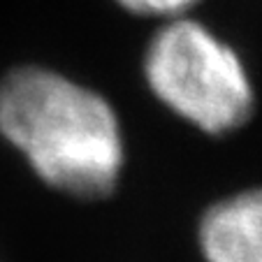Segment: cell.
Returning a JSON list of instances; mask_svg holds the SVG:
<instances>
[{
    "label": "cell",
    "mask_w": 262,
    "mask_h": 262,
    "mask_svg": "<svg viewBox=\"0 0 262 262\" xmlns=\"http://www.w3.org/2000/svg\"><path fill=\"white\" fill-rule=\"evenodd\" d=\"M0 133L51 188L104 200L119 188L125 139L102 93L47 68H16L0 81Z\"/></svg>",
    "instance_id": "1"
},
{
    "label": "cell",
    "mask_w": 262,
    "mask_h": 262,
    "mask_svg": "<svg viewBox=\"0 0 262 262\" xmlns=\"http://www.w3.org/2000/svg\"><path fill=\"white\" fill-rule=\"evenodd\" d=\"M142 72L151 95L204 135L225 137L253 116L255 86L239 51L188 14L151 35Z\"/></svg>",
    "instance_id": "2"
},
{
    "label": "cell",
    "mask_w": 262,
    "mask_h": 262,
    "mask_svg": "<svg viewBox=\"0 0 262 262\" xmlns=\"http://www.w3.org/2000/svg\"><path fill=\"white\" fill-rule=\"evenodd\" d=\"M204 262H262V186L216 200L198 223Z\"/></svg>",
    "instance_id": "3"
},
{
    "label": "cell",
    "mask_w": 262,
    "mask_h": 262,
    "mask_svg": "<svg viewBox=\"0 0 262 262\" xmlns=\"http://www.w3.org/2000/svg\"><path fill=\"white\" fill-rule=\"evenodd\" d=\"M114 3L133 16L167 21L174 16H186L202 0H114Z\"/></svg>",
    "instance_id": "4"
}]
</instances>
